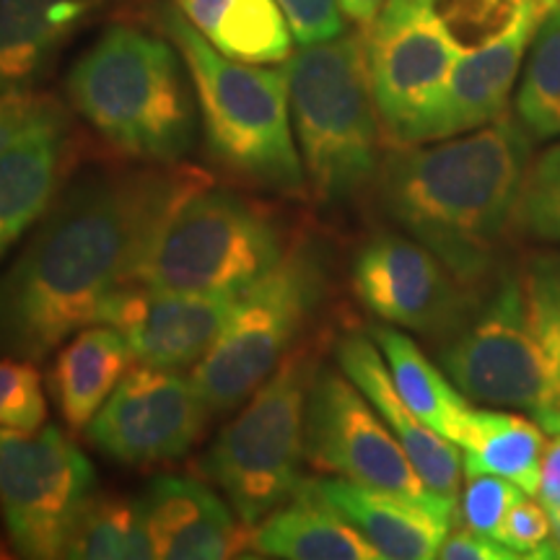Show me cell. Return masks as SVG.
Masks as SVG:
<instances>
[{"label":"cell","instance_id":"6da1fadb","mask_svg":"<svg viewBox=\"0 0 560 560\" xmlns=\"http://www.w3.org/2000/svg\"><path fill=\"white\" fill-rule=\"evenodd\" d=\"M213 185L192 164H104L68 182L0 272V355L37 363L96 325L112 293L138 280L177 208Z\"/></svg>","mask_w":560,"mask_h":560},{"label":"cell","instance_id":"7a4b0ae2","mask_svg":"<svg viewBox=\"0 0 560 560\" xmlns=\"http://www.w3.org/2000/svg\"><path fill=\"white\" fill-rule=\"evenodd\" d=\"M532 140L524 125L506 115L433 145L392 149L376 177L384 213L462 283L478 285L493 272L520 219L535 159Z\"/></svg>","mask_w":560,"mask_h":560},{"label":"cell","instance_id":"3957f363","mask_svg":"<svg viewBox=\"0 0 560 560\" xmlns=\"http://www.w3.org/2000/svg\"><path fill=\"white\" fill-rule=\"evenodd\" d=\"M182 62L172 39L112 26L70 68V104L122 156L177 164L198 136L195 89Z\"/></svg>","mask_w":560,"mask_h":560},{"label":"cell","instance_id":"277c9868","mask_svg":"<svg viewBox=\"0 0 560 560\" xmlns=\"http://www.w3.org/2000/svg\"><path fill=\"white\" fill-rule=\"evenodd\" d=\"M156 21L174 42L200 104L208 156L231 177L285 198L306 192L304 166L291 128L289 75L221 55L177 5H161Z\"/></svg>","mask_w":560,"mask_h":560},{"label":"cell","instance_id":"5b68a950","mask_svg":"<svg viewBox=\"0 0 560 560\" xmlns=\"http://www.w3.org/2000/svg\"><path fill=\"white\" fill-rule=\"evenodd\" d=\"M285 75L306 195L322 208L346 206L380 177L387 145L363 34L301 47Z\"/></svg>","mask_w":560,"mask_h":560},{"label":"cell","instance_id":"8992f818","mask_svg":"<svg viewBox=\"0 0 560 560\" xmlns=\"http://www.w3.org/2000/svg\"><path fill=\"white\" fill-rule=\"evenodd\" d=\"M319 369V340H301L202 454L200 472L221 488L244 527L260 524L296 493L306 405Z\"/></svg>","mask_w":560,"mask_h":560},{"label":"cell","instance_id":"52a82bcc","mask_svg":"<svg viewBox=\"0 0 560 560\" xmlns=\"http://www.w3.org/2000/svg\"><path fill=\"white\" fill-rule=\"evenodd\" d=\"M291 244L276 208L208 185L177 208L138 280L202 296H242Z\"/></svg>","mask_w":560,"mask_h":560},{"label":"cell","instance_id":"ba28073f","mask_svg":"<svg viewBox=\"0 0 560 560\" xmlns=\"http://www.w3.org/2000/svg\"><path fill=\"white\" fill-rule=\"evenodd\" d=\"M325 293V255L310 240H299L276 268L236 299L219 340L192 371L195 387L213 416L249 400L299 346Z\"/></svg>","mask_w":560,"mask_h":560},{"label":"cell","instance_id":"9c48e42d","mask_svg":"<svg viewBox=\"0 0 560 560\" xmlns=\"http://www.w3.org/2000/svg\"><path fill=\"white\" fill-rule=\"evenodd\" d=\"M441 369L467 400L535 416L560 412V380L532 327L522 270L452 335Z\"/></svg>","mask_w":560,"mask_h":560},{"label":"cell","instance_id":"30bf717a","mask_svg":"<svg viewBox=\"0 0 560 560\" xmlns=\"http://www.w3.org/2000/svg\"><path fill=\"white\" fill-rule=\"evenodd\" d=\"M94 493V465L58 425L32 433L0 429V514L19 558L66 556Z\"/></svg>","mask_w":560,"mask_h":560},{"label":"cell","instance_id":"8fae6325","mask_svg":"<svg viewBox=\"0 0 560 560\" xmlns=\"http://www.w3.org/2000/svg\"><path fill=\"white\" fill-rule=\"evenodd\" d=\"M369 79L392 149L433 143V125L459 50L410 0H387L366 26Z\"/></svg>","mask_w":560,"mask_h":560},{"label":"cell","instance_id":"7c38bea8","mask_svg":"<svg viewBox=\"0 0 560 560\" xmlns=\"http://www.w3.org/2000/svg\"><path fill=\"white\" fill-rule=\"evenodd\" d=\"M304 444L317 470L412 499L439 495L420 480L400 441L342 371L319 369L314 376Z\"/></svg>","mask_w":560,"mask_h":560},{"label":"cell","instance_id":"4fadbf2b","mask_svg":"<svg viewBox=\"0 0 560 560\" xmlns=\"http://www.w3.org/2000/svg\"><path fill=\"white\" fill-rule=\"evenodd\" d=\"M192 376L156 366H132L86 425L91 444L130 467L166 465L185 457L208 418Z\"/></svg>","mask_w":560,"mask_h":560},{"label":"cell","instance_id":"5bb4252c","mask_svg":"<svg viewBox=\"0 0 560 560\" xmlns=\"http://www.w3.org/2000/svg\"><path fill=\"white\" fill-rule=\"evenodd\" d=\"M353 291L371 314L405 330L452 338L472 317V285L462 283L429 247L380 234L353 262Z\"/></svg>","mask_w":560,"mask_h":560},{"label":"cell","instance_id":"9a60e30c","mask_svg":"<svg viewBox=\"0 0 560 560\" xmlns=\"http://www.w3.org/2000/svg\"><path fill=\"white\" fill-rule=\"evenodd\" d=\"M240 296H202L132 280L104 301L96 325H107L128 342L145 366L182 371L206 359Z\"/></svg>","mask_w":560,"mask_h":560},{"label":"cell","instance_id":"2e32d148","mask_svg":"<svg viewBox=\"0 0 560 560\" xmlns=\"http://www.w3.org/2000/svg\"><path fill=\"white\" fill-rule=\"evenodd\" d=\"M327 506L353 524L389 560H429L439 556L441 542L452 532L457 499H412L395 490L369 488L348 478H301Z\"/></svg>","mask_w":560,"mask_h":560},{"label":"cell","instance_id":"e0dca14e","mask_svg":"<svg viewBox=\"0 0 560 560\" xmlns=\"http://www.w3.org/2000/svg\"><path fill=\"white\" fill-rule=\"evenodd\" d=\"M153 552L166 560H221L249 550V529L206 482L159 475L140 495Z\"/></svg>","mask_w":560,"mask_h":560},{"label":"cell","instance_id":"ac0fdd59","mask_svg":"<svg viewBox=\"0 0 560 560\" xmlns=\"http://www.w3.org/2000/svg\"><path fill=\"white\" fill-rule=\"evenodd\" d=\"M335 359L338 369L363 392V397L374 405L384 423L389 425L402 450L420 475V480L429 486L433 493L452 495L457 499V490L462 486V450L444 439L441 433L420 420L416 412L408 408L402 395L395 387L387 361H384L380 346L374 338H366L361 332H348L335 342Z\"/></svg>","mask_w":560,"mask_h":560},{"label":"cell","instance_id":"d6986e66","mask_svg":"<svg viewBox=\"0 0 560 560\" xmlns=\"http://www.w3.org/2000/svg\"><path fill=\"white\" fill-rule=\"evenodd\" d=\"M68 159L60 104L0 149V260L50 210Z\"/></svg>","mask_w":560,"mask_h":560},{"label":"cell","instance_id":"ffe728a7","mask_svg":"<svg viewBox=\"0 0 560 560\" xmlns=\"http://www.w3.org/2000/svg\"><path fill=\"white\" fill-rule=\"evenodd\" d=\"M540 19L542 13L524 19L501 39L459 55L441 100L433 140L465 136L509 115L511 91L527 60Z\"/></svg>","mask_w":560,"mask_h":560},{"label":"cell","instance_id":"44dd1931","mask_svg":"<svg viewBox=\"0 0 560 560\" xmlns=\"http://www.w3.org/2000/svg\"><path fill=\"white\" fill-rule=\"evenodd\" d=\"M107 0H0V96L32 89Z\"/></svg>","mask_w":560,"mask_h":560},{"label":"cell","instance_id":"7402d4cb","mask_svg":"<svg viewBox=\"0 0 560 560\" xmlns=\"http://www.w3.org/2000/svg\"><path fill=\"white\" fill-rule=\"evenodd\" d=\"M249 550L289 560H380V550L332 506L296 488L283 506L249 527Z\"/></svg>","mask_w":560,"mask_h":560},{"label":"cell","instance_id":"603a6c76","mask_svg":"<svg viewBox=\"0 0 560 560\" xmlns=\"http://www.w3.org/2000/svg\"><path fill=\"white\" fill-rule=\"evenodd\" d=\"M128 342L112 327H83L50 369V392L73 431H83L130 369Z\"/></svg>","mask_w":560,"mask_h":560},{"label":"cell","instance_id":"cb8c5ba5","mask_svg":"<svg viewBox=\"0 0 560 560\" xmlns=\"http://www.w3.org/2000/svg\"><path fill=\"white\" fill-rule=\"evenodd\" d=\"M182 16L221 55L278 66L293 55V32L278 0H174Z\"/></svg>","mask_w":560,"mask_h":560},{"label":"cell","instance_id":"d4e9b609","mask_svg":"<svg viewBox=\"0 0 560 560\" xmlns=\"http://www.w3.org/2000/svg\"><path fill=\"white\" fill-rule=\"evenodd\" d=\"M545 444L537 420L503 410H470L459 441L465 478L499 475L524 493L537 495Z\"/></svg>","mask_w":560,"mask_h":560},{"label":"cell","instance_id":"484cf974","mask_svg":"<svg viewBox=\"0 0 560 560\" xmlns=\"http://www.w3.org/2000/svg\"><path fill=\"white\" fill-rule=\"evenodd\" d=\"M371 338L380 346L395 387L408 402V408L429 429L459 446L472 408L470 400L457 389V384L450 380V374L439 369L410 335L395 330V327H374Z\"/></svg>","mask_w":560,"mask_h":560},{"label":"cell","instance_id":"4316f807","mask_svg":"<svg viewBox=\"0 0 560 560\" xmlns=\"http://www.w3.org/2000/svg\"><path fill=\"white\" fill-rule=\"evenodd\" d=\"M62 558L79 560H149L156 558L140 499L91 495Z\"/></svg>","mask_w":560,"mask_h":560},{"label":"cell","instance_id":"83f0119b","mask_svg":"<svg viewBox=\"0 0 560 560\" xmlns=\"http://www.w3.org/2000/svg\"><path fill=\"white\" fill-rule=\"evenodd\" d=\"M516 120L535 140L560 138V0L542 13L532 37L516 91Z\"/></svg>","mask_w":560,"mask_h":560},{"label":"cell","instance_id":"f1b7e54d","mask_svg":"<svg viewBox=\"0 0 560 560\" xmlns=\"http://www.w3.org/2000/svg\"><path fill=\"white\" fill-rule=\"evenodd\" d=\"M459 52H472L501 39L524 19L540 16L556 0H410Z\"/></svg>","mask_w":560,"mask_h":560},{"label":"cell","instance_id":"f546056e","mask_svg":"<svg viewBox=\"0 0 560 560\" xmlns=\"http://www.w3.org/2000/svg\"><path fill=\"white\" fill-rule=\"evenodd\" d=\"M516 223L532 240L560 244V140L532 159Z\"/></svg>","mask_w":560,"mask_h":560},{"label":"cell","instance_id":"4dcf8cb0","mask_svg":"<svg viewBox=\"0 0 560 560\" xmlns=\"http://www.w3.org/2000/svg\"><path fill=\"white\" fill-rule=\"evenodd\" d=\"M532 327L560 380V252L532 255L522 270Z\"/></svg>","mask_w":560,"mask_h":560},{"label":"cell","instance_id":"1f68e13d","mask_svg":"<svg viewBox=\"0 0 560 560\" xmlns=\"http://www.w3.org/2000/svg\"><path fill=\"white\" fill-rule=\"evenodd\" d=\"M47 420V400L39 371L32 361L0 355V429L39 431Z\"/></svg>","mask_w":560,"mask_h":560},{"label":"cell","instance_id":"d6a6232c","mask_svg":"<svg viewBox=\"0 0 560 560\" xmlns=\"http://www.w3.org/2000/svg\"><path fill=\"white\" fill-rule=\"evenodd\" d=\"M522 495L529 493H524L520 486L499 478V475H470L459 506L465 527L499 540V532L503 522H506L511 506Z\"/></svg>","mask_w":560,"mask_h":560},{"label":"cell","instance_id":"836d02e7","mask_svg":"<svg viewBox=\"0 0 560 560\" xmlns=\"http://www.w3.org/2000/svg\"><path fill=\"white\" fill-rule=\"evenodd\" d=\"M535 495H522L509 511L506 522L499 532V540L520 552V558L548 560L550 540V516Z\"/></svg>","mask_w":560,"mask_h":560},{"label":"cell","instance_id":"e575fe53","mask_svg":"<svg viewBox=\"0 0 560 560\" xmlns=\"http://www.w3.org/2000/svg\"><path fill=\"white\" fill-rule=\"evenodd\" d=\"M278 5L301 47L335 39L346 32L340 0H278Z\"/></svg>","mask_w":560,"mask_h":560},{"label":"cell","instance_id":"d590c367","mask_svg":"<svg viewBox=\"0 0 560 560\" xmlns=\"http://www.w3.org/2000/svg\"><path fill=\"white\" fill-rule=\"evenodd\" d=\"M58 100L37 91H11V94L0 96V149L11 143L13 138L21 136L32 122L45 117L47 112L58 107Z\"/></svg>","mask_w":560,"mask_h":560},{"label":"cell","instance_id":"8d00e7d4","mask_svg":"<svg viewBox=\"0 0 560 560\" xmlns=\"http://www.w3.org/2000/svg\"><path fill=\"white\" fill-rule=\"evenodd\" d=\"M441 560H522L520 552L511 550L495 537L480 535L470 527L454 529L441 542L439 556Z\"/></svg>","mask_w":560,"mask_h":560},{"label":"cell","instance_id":"74e56055","mask_svg":"<svg viewBox=\"0 0 560 560\" xmlns=\"http://www.w3.org/2000/svg\"><path fill=\"white\" fill-rule=\"evenodd\" d=\"M537 501L545 509L560 506V433L545 444L542 467H540V488H537Z\"/></svg>","mask_w":560,"mask_h":560},{"label":"cell","instance_id":"f35d334b","mask_svg":"<svg viewBox=\"0 0 560 560\" xmlns=\"http://www.w3.org/2000/svg\"><path fill=\"white\" fill-rule=\"evenodd\" d=\"M384 3L387 0H340V9L346 13V19L355 21L359 26H369L371 21L380 16Z\"/></svg>","mask_w":560,"mask_h":560},{"label":"cell","instance_id":"ab89813d","mask_svg":"<svg viewBox=\"0 0 560 560\" xmlns=\"http://www.w3.org/2000/svg\"><path fill=\"white\" fill-rule=\"evenodd\" d=\"M550 516V540H548V560H560V506L548 509Z\"/></svg>","mask_w":560,"mask_h":560},{"label":"cell","instance_id":"60d3db41","mask_svg":"<svg viewBox=\"0 0 560 560\" xmlns=\"http://www.w3.org/2000/svg\"><path fill=\"white\" fill-rule=\"evenodd\" d=\"M537 423L542 425V431L560 433V412H540V416H537Z\"/></svg>","mask_w":560,"mask_h":560},{"label":"cell","instance_id":"b9f144b4","mask_svg":"<svg viewBox=\"0 0 560 560\" xmlns=\"http://www.w3.org/2000/svg\"><path fill=\"white\" fill-rule=\"evenodd\" d=\"M11 556V552L9 550H5V542L3 540H0V558H9Z\"/></svg>","mask_w":560,"mask_h":560}]
</instances>
